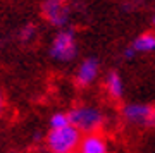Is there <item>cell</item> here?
Returning a JSON list of instances; mask_svg holds the SVG:
<instances>
[{
	"label": "cell",
	"mask_w": 155,
	"mask_h": 153,
	"mask_svg": "<svg viewBox=\"0 0 155 153\" xmlns=\"http://www.w3.org/2000/svg\"><path fill=\"white\" fill-rule=\"evenodd\" d=\"M69 119L74 127H78L83 134L90 132H98L105 124V115L104 112L95 107V105H78L69 112Z\"/></svg>",
	"instance_id": "1"
},
{
	"label": "cell",
	"mask_w": 155,
	"mask_h": 153,
	"mask_svg": "<svg viewBox=\"0 0 155 153\" xmlns=\"http://www.w3.org/2000/svg\"><path fill=\"white\" fill-rule=\"evenodd\" d=\"M81 138L83 132L71 124L62 129H50L45 136V145L52 153H74L81 143Z\"/></svg>",
	"instance_id": "2"
},
{
	"label": "cell",
	"mask_w": 155,
	"mask_h": 153,
	"mask_svg": "<svg viewBox=\"0 0 155 153\" xmlns=\"http://www.w3.org/2000/svg\"><path fill=\"white\" fill-rule=\"evenodd\" d=\"M50 57L57 62H71L78 55L76 33L72 28H62L54 36L48 50Z\"/></svg>",
	"instance_id": "3"
},
{
	"label": "cell",
	"mask_w": 155,
	"mask_h": 153,
	"mask_svg": "<svg viewBox=\"0 0 155 153\" xmlns=\"http://www.w3.org/2000/svg\"><path fill=\"white\" fill-rule=\"evenodd\" d=\"M122 119L127 124L140 127H150L155 114V107L148 103H126L121 110Z\"/></svg>",
	"instance_id": "4"
},
{
	"label": "cell",
	"mask_w": 155,
	"mask_h": 153,
	"mask_svg": "<svg viewBox=\"0 0 155 153\" xmlns=\"http://www.w3.org/2000/svg\"><path fill=\"white\" fill-rule=\"evenodd\" d=\"M41 14L52 26L66 28L71 17L69 4L66 0H45L41 4Z\"/></svg>",
	"instance_id": "5"
},
{
	"label": "cell",
	"mask_w": 155,
	"mask_h": 153,
	"mask_svg": "<svg viewBox=\"0 0 155 153\" xmlns=\"http://www.w3.org/2000/svg\"><path fill=\"white\" fill-rule=\"evenodd\" d=\"M98 72H100V60L97 57H86L78 66L76 74H74V81H76L78 86L86 88L95 83V79L98 77Z\"/></svg>",
	"instance_id": "6"
},
{
	"label": "cell",
	"mask_w": 155,
	"mask_h": 153,
	"mask_svg": "<svg viewBox=\"0 0 155 153\" xmlns=\"http://www.w3.org/2000/svg\"><path fill=\"white\" fill-rule=\"evenodd\" d=\"M78 153H109V141L100 132H90L81 138Z\"/></svg>",
	"instance_id": "7"
},
{
	"label": "cell",
	"mask_w": 155,
	"mask_h": 153,
	"mask_svg": "<svg viewBox=\"0 0 155 153\" xmlns=\"http://www.w3.org/2000/svg\"><path fill=\"white\" fill-rule=\"evenodd\" d=\"M105 90L109 96L114 100H121L124 95V83L117 71H109L105 76Z\"/></svg>",
	"instance_id": "8"
},
{
	"label": "cell",
	"mask_w": 155,
	"mask_h": 153,
	"mask_svg": "<svg viewBox=\"0 0 155 153\" xmlns=\"http://www.w3.org/2000/svg\"><path fill=\"white\" fill-rule=\"evenodd\" d=\"M133 48L136 54H152L155 52V34L153 33H143L133 41Z\"/></svg>",
	"instance_id": "9"
},
{
	"label": "cell",
	"mask_w": 155,
	"mask_h": 153,
	"mask_svg": "<svg viewBox=\"0 0 155 153\" xmlns=\"http://www.w3.org/2000/svg\"><path fill=\"white\" fill-rule=\"evenodd\" d=\"M50 129H62V127L71 126V119H69V114L67 112H55V114L50 115Z\"/></svg>",
	"instance_id": "10"
},
{
	"label": "cell",
	"mask_w": 155,
	"mask_h": 153,
	"mask_svg": "<svg viewBox=\"0 0 155 153\" xmlns=\"http://www.w3.org/2000/svg\"><path fill=\"white\" fill-rule=\"evenodd\" d=\"M36 33H38V29H36L35 24H26V26L21 28V31H19V38H21V41L28 43V41H31V40L36 36Z\"/></svg>",
	"instance_id": "11"
},
{
	"label": "cell",
	"mask_w": 155,
	"mask_h": 153,
	"mask_svg": "<svg viewBox=\"0 0 155 153\" xmlns=\"http://www.w3.org/2000/svg\"><path fill=\"white\" fill-rule=\"evenodd\" d=\"M122 57L126 60H133L134 57H136V50L133 48V45H129V47H126L124 48V52H122Z\"/></svg>",
	"instance_id": "12"
},
{
	"label": "cell",
	"mask_w": 155,
	"mask_h": 153,
	"mask_svg": "<svg viewBox=\"0 0 155 153\" xmlns=\"http://www.w3.org/2000/svg\"><path fill=\"white\" fill-rule=\"evenodd\" d=\"M2 109H4V95L0 91V114H2Z\"/></svg>",
	"instance_id": "13"
},
{
	"label": "cell",
	"mask_w": 155,
	"mask_h": 153,
	"mask_svg": "<svg viewBox=\"0 0 155 153\" xmlns=\"http://www.w3.org/2000/svg\"><path fill=\"white\" fill-rule=\"evenodd\" d=\"M152 22H153V26H155V16H153V21H152Z\"/></svg>",
	"instance_id": "14"
},
{
	"label": "cell",
	"mask_w": 155,
	"mask_h": 153,
	"mask_svg": "<svg viewBox=\"0 0 155 153\" xmlns=\"http://www.w3.org/2000/svg\"><path fill=\"white\" fill-rule=\"evenodd\" d=\"M66 2H69V0H66Z\"/></svg>",
	"instance_id": "15"
},
{
	"label": "cell",
	"mask_w": 155,
	"mask_h": 153,
	"mask_svg": "<svg viewBox=\"0 0 155 153\" xmlns=\"http://www.w3.org/2000/svg\"><path fill=\"white\" fill-rule=\"evenodd\" d=\"M48 153H52V151H48Z\"/></svg>",
	"instance_id": "16"
}]
</instances>
